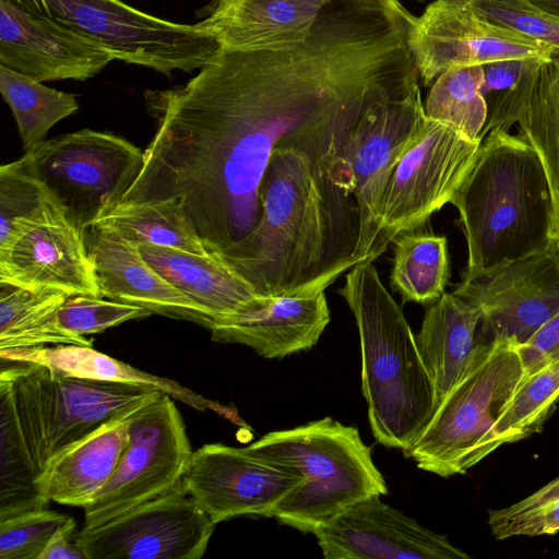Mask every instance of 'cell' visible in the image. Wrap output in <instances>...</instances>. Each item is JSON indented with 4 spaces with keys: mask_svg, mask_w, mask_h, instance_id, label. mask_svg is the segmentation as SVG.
Masks as SVG:
<instances>
[{
    "mask_svg": "<svg viewBox=\"0 0 559 559\" xmlns=\"http://www.w3.org/2000/svg\"><path fill=\"white\" fill-rule=\"evenodd\" d=\"M261 217L226 261L262 297L325 289L355 260L359 210L305 153L277 147L260 185Z\"/></svg>",
    "mask_w": 559,
    "mask_h": 559,
    "instance_id": "1",
    "label": "cell"
},
{
    "mask_svg": "<svg viewBox=\"0 0 559 559\" xmlns=\"http://www.w3.org/2000/svg\"><path fill=\"white\" fill-rule=\"evenodd\" d=\"M451 204L467 243L463 275L554 246L549 183L536 151L520 134L488 132Z\"/></svg>",
    "mask_w": 559,
    "mask_h": 559,
    "instance_id": "2",
    "label": "cell"
},
{
    "mask_svg": "<svg viewBox=\"0 0 559 559\" xmlns=\"http://www.w3.org/2000/svg\"><path fill=\"white\" fill-rule=\"evenodd\" d=\"M337 293L358 328L361 390L373 437L407 456L438 406L416 336L372 262L350 269Z\"/></svg>",
    "mask_w": 559,
    "mask_h": 559,
    "instance_id": "3",
    "label": "cell"
},
{
    "mask_svg": "<svg viewBox=\"0 0 559 559\" xmlns=\"http://www.w3.org/2000/svg\"><path fill=\"white\" fill-rule=\"evenodd\" d=\"M262 456L296 467L301 483L270 518L302 533H314L343 510L373 495L388 493L371 448L354 426L331 417L272 431L248 445Z\"/></svg>",
    "mask_w": 559,
    "mask_h": 559,
    "instance_id": "4",
    "label": "cell"
},
{
    "mask_svg": "<svg viewBox=\"0 0 559 559\" xmlns=\"http://www.w3.org/2000/svg\"><path fill=\"white\" fill-rule=\"evenodd\" d=\"M7 362L0 372V399L12 411L35 480L67 447L162 393L150 386L70 377L36 362Z\"/></svg>",
    "mask_w": 559,
    "mask_h": 559,
    "instance_id": "5",
    "label": "cell"
},
{
    "mask_svg": "<svg viewBox=\"0 0 559 559\" xmlns=\"http://www.w3.org/2000/svg\"><path fill=\"white\" fill-rule=\"evenodd\" d=\"M523 378L519 344L493 341L439 403L406 457L441 477L465 474L488 456V436Z\"/></svg>",
    "mask_w": 559,
    "mask_h": 559,
    "instance_id": "6",
    "label": "cell"
},
{
    "mask_svg": "<svg viewBox=\"0 0 559 559\" xmlns=\"http://www.w3.org/2000/svg\"><path fill=\"white\" fill-rule=\"evenodd\" d=\"M24 11L59 22L108 48L117 60L170 75L210 63L222 50L197 24H180L121 0H9Z\"/></svg>",
    "mask_w": 559,
    "mask_h": 559,
    "instance_id": "7",
    "label": "cell"
},
{
    "mask_svg": "<svg viewBox=\"0 0 559 559\" xmlns=\"http://www.w3.org/2000/svg\"><path fill=\"white\" fill-rule=\"evenodd\" d=\"M23 157L68 219L85 231L134 182L144 151L110 132L82 129L44 141Z\"/></svg>",
    "mask_w": 559,
    "mask_h": 559,
    "instance_id": "8",
    "label": "cell"
},
{
    "mask_svg": "<svg viewBox=\"0 0 559 559\" xmlns=\"http://www.w3.org/2000/svg\"><path fill=\"white\" fill-rule=\"evenodd\" d=\"M192 454L183 419L173 397L162 392L133 415L116 471L84 508V526L103 524L173 490Z\"/></svg>",
    "mask_w": 559,
    "mask_h": 559,
    "instance_id": "9",
    "label": "cell"
},
{
    "mask_svg": "<svg viewBox=\"0 0 559 559\" xmlns=\"http://www.w3.org/2000/svg\"><path fill=\"white\" fill-rule=\"evenodd\" d=\"M483 140L427 117L419 140L403 155L386 189L377 258L401 233L421 229L451 203L475 163Z\"/></svg>",
    "mask_w": 559,
    "mask_h": 559,
    "instance_id": "10",
    "label": "cell"
},
{
    "mask_svg": "<svg viewBox=\"0 0 559 559\" xmlns=\"http://www.w3.org/2000/svg\"><path fill=\"white\" fill-rule=\"evenodd\" d=\"M215 525L179 484L103 524L83 526L74 543L86 559H200Z\"/></svg>",
    "mask_w": 559,
    "mask_h": 559,
    "instance_id": "11",
    "label": "cell"
},
{
    "mask_svg": "<svg viewBox=\"0 0 559 559\" xmlns=\"http://www.w3.org/2000/svg\"><path fill=\"white\" fill-rule=\"evenodd\" d=\"M407 45L425 86L454 66L485 64L504 59L547 60L557 51L489 21L471 2L456 0H437L420 16H415Z\"/></svg>",
    "mask_w": 559,
    "mask_h": 559,
    "instance_id": "12",
    "label": "cell"
},
{
    "mask_svg": "<svg viewBox=\"0 0 559 559\" xmlns=\"http://www.w3.org/2000/svg\"><path fill=\"white\" fill-rule=\"evenodd\" d=\"M481 316L489 342L526 343L559 311V250L551 246L469 275L452 292Z\"/></svg>",
    "mask_w": 559,
    "mask_h": 559,
    "instance_id": "13",
    "label": "cell"
},
{
    "mask_svg": "<svg viewBox=\"0 0 559 559\" xmlns=\"http://www.w3.org/2000/svg\"><path fill=\"white\" fill-rule=\"evenodd\" d=\"M427 116L419 85L369 109L352 139L354 195L360 234L355 260L377 259L383 199L403 155L419 140Z\"/></svg>",
    "mask_w": 559,
    "mask_h": 559,
    "instance_id": "14",
    "label": "cell"
},
{
    "mask_svg": "<svg viewBox=\"0 0 559 559\" xmlns=\"http://www.w3.org/2000/svg\"><path fill=\"white\" fill-rule=\"evenodd\" d=\"M301 480L296 467L271 461L248 445L210 443L193 451L180 487L218 524L238 516L270 518Z\"/></svg>",
    "mask_w": 559,
    "mask_h": 559,
    "instance_id": "15",
    "label": "cell"
},
{
    "mask_svg": "<svg viewBox=\"0 0 559 559\" xmlns=\"http://www.w3.org/2000/svg\"><path fill=\"white\" fill-rule=\"evenodd\" d=\"M349 506L313 535L326 559H468L449 538L380 500Z\"/></svg>",
    "mask_w": 559,
    "mask_h": 559,
    "instance_id": "16",
    "label": "cell"
},
{
    "mask_svg": "<svg viewBox=\"0 0 559 559\" xmlns=\"http://www.w3.org/2000/svg\"><path fill=\"white\" fill-rule=\"evenodd\" d=\"M115 59L95 39L0 0V64L38 82L86 81Z\"/></svg>",
    "mask_w": 559,
    "mask_h": 559,
    "instance_id": "17",
    "label": "cell"
},
{
    "mask_svg": "<svg viewBox=\"0 0 559 559\" xmlns=\"http://www.w3.org/2000/svg\"><path fill=\"white\" fill-rule=\"evenodd\" d=\"M0 281L68 296L103 297L84 231L56 210L0 252Z\"/></svg>",
    "mask_w": 559,
    "mask_h": 559,
    "instance_id": "18",
    "label": "cell"
},
{
    "mask_svg": "<svg viewBox=\"0 0 559 559\" xmlns=\"http://www.w3.org/2000/svg\"><path fill=\"white\" fill-rule=\"evenodd\" d=\"M324 289L261 297L210 326L214 342L241 344L265 358L313 347L330 323Z\"/></svg>",
    "mask_w": 559,
    "mask_h": 559,
    "instance_id": "19",
    "label": "cell"
},
{
    "mask_svg": "<svg viewBox=\"0 0 559 559\" xmlns=\"http://www.w3.org/2000/svg\"><path fill=\"white\" fill-rule=\"evenodd\" d=\"M481 139L495 129L519 124L520 135L536 151L554 203L552 242L559 250V51L542 60L512 90L488 104Z\"/></svg>",
    "mask_w": 559,
    "mask_h": 559,
    "instance_id": "20",
    "label": "cell"
},
{
    "mask_svg": "<svg viewBox=\"0 0 559 559\" xmlns=\"http://www.w3.org/2000/svg\"><path fill=\"white\" fill-rule=\"evenodd\" d=\"M332 0H211L198 24L222 49L277 51L304 43Z\"/></svg>",
    "mask_w": 559,
    "mask_h": 559,
    "instance_id": "21",
    "label": "cell"
},
{
    "mask_svg": "<svg viewBox=\"0 0 559 559\" xmlns=\"http://www.w3.org/2000/svg\"><path fill=\"white\" fill-rule=\"evenodd\" d=\"M84 237L104 298L207 329L215 322L202 307L160 276L142 258L138 245L94 227L85 229Z\"/></svg>",
    "mask_w": 559,
    "mask_h": 559,
    "instance_id": "22",
    "label": "cell"
},
{
    "mask_svg": "<svg viewBox=\"0 0 559 559\" xmlns=\"http://www.w3.org/2000/svg\"><path fill=\"white\" fill-rule=\"evenodd\" d=\"M143 405L110 418L51 457L35 480L44 503L55 501L83 509L91 503L116 471L133 415Z\"/></svg>",
    "mask_w": 559,
    "mask_h": 559,
    "instance_id": "23",
    "label": "cell"
},
{
    "mask_svg": "<svg viewBox=\"0 0 559 559\" xmlns=\"http://www.w3.org/2000/svg\"><path fill=\"white\" fill-rule=\"evenodd\" d=\"M416 343L439 405L492 342L481 330L479 310L444 293L427 307Z\"/></svg>",
    "mask_w": 559,
    "mask_h": 559,
    "instance_id": "24",
    "label": "cell"
},
{
    "mask_svg": "<svg viewBox=\"0 0 559 559\" xmlns=\"http://www.w3.org/2000/svg\"><path fill=\"white\" fill-rule=\"evenodd\" d=\"M138 248L142 258L160 276L202 307L215 322L262 297L246 278L215 254L151 243H140Z\"/></svg>",
    "mask_w": 559,
    "mask_h": 559,
    "instance_id": "25",
    "label": "cell"
},
{
    "mask_svg": "<svg viewBox=\"0 0 559 559\" xmlns=\"http://www.w3.org/2000/svg\"><path fill=\"white\" fill-rule=\"evenodd\" d=\"M2 361H27L44 365L59 373L105 382L142 385L157 389L173 399L205 412L227 413V408L180 385L179 383L144 372L92 346L58 344L25 348L0 349Z\"/></svg>",
    "mask_w": 559,
    "mask_h": 559,
    "instance_id": "26",
    "label": "cell"
},
{
    "mask_svg": "<svg viewBox=\"0 0 559 559\" xmlns=\"http://www.w3.org/2000/svg\"><path fill=\"white\" fill-rule=\"evenodd\" d=\"M69 296L52 289H28L0 281V349L43 345L92 346L86 336L63 331L58 311Z\"/></svg>",
    "mask_w": 559,
    "mask_h": 559,
    "instance_id": "27",
    "label": "cell"
},
{
    "mask_svg": "<svg viewBox=\"0 0 559 559\" xmlns=\"http://www.w3.org/2000/svg\"><path fill=\"white\" fill-rule=\"evenodd\" d=\"M90 227L134 245L151 243L212 254L174 200L118 204L102 212Z\"/></svg>",
    "mask_w": 559,
    "mask_h": 559,
    "instance_id": "28",
    "label": "cell"
},
{
    "mask_svg": "<svg viewBox=\"0 0 559 559\" xmlns=\"http://www.w3.org/2000/svg\"><path fill=\"white\" fill-rule=\"evenodd\" d=\"M391 287L403 301L429 305L445 292L450 260L445 236L413 229L393 239Z\"/></svg>",
    "mask_w": 559,
    "mask_h": 559,
    "instance_id": "29",
    "label": "cell"
},
{
    "mask_svg": "<svg viewBox=\"0 0 559 559\" xmlns=\"http://www.w3.org/2000/svg\"><path fill=\"white\" fill-rule=\"evenodd\" d=\"M0 93L12 110L25 153L43 143L51 127L80 107L75 95L48 87L3 64Z\"/></svg>",
    "mask_w": 559,
    "mask_h": 559,
    "instance_id": "30",
    "label": "cell"
},
{
    "mask_svg": "<svg viewBox=\"0 0 559 559\" xmlns=\"http://www.w3.org/2000/svg\"><path fill=\"white\" fill-rule=\"evenodd\" d=\"M559 402V358L524 377L487 439L488 455L539 432Z\"/></svg>",
    "mask_w": 559,
    "mask_h": 559,
    "instance_id": "31",
    "label": "cell"
},
{
    "mask_svg": "<svg viewBox=\"0 0 559 559\" xmlns=\"http://www.w3.org/2000/svg\"><path fill=\"white\" fill-rule=\"evenodd\" d=\"M483 81L481 64L449 68L428 92L426 116L454 127L471 140H483L480 134L488 116Z\"/></svg>",
    "mask_w": 559,
    "mask_h": 559,
    "instance_id": "32",
    "label": "cell"
},
{
    "mask_svg": "<svg viewBox=\"0 0 559 559\" xmlns=\"http://www.w3.org/2000/svg\"><path fill=\"white\" fill-rule=\"evenodd\" d=\"M56 210H63L25 158L0 167V252Z\"/></svg>",
    "mask_w": 559,
    "mask_h": 559,
    "instance_id": "33",
    "label": "cell"
},
{
    "mask_svg": "<svg viewBox=\"0 0 559 559\" xmlns=\"http://www.w3.org/2000/svg\"><path fill=\"white\" fill-rule=\"evenodd\" d=\"M488 525L497 539L554 535L559 532V477L531 496L488 512Z\"/></svg>",
    "mask_w": 559,
    "mask_h": 559,
    "instance_id": "34",
    "label": "cell"
},
{
    "mask_svg": "<svg viewBox=\"0 0 559 559\" xmlns=\"http://www.w3.org/2000/svg\"><path fill=\"white\" fill-rule=\"evenodd\" d=\"M67 526H75L73 518L45 508L1 519L0 559H39L55 533Z\"/></svg>",
    "mask_w": 559,
    "mask_h": 559,
    "instance_id": "35",
    "label": "cell"
},
{
    "mask_svg": "<svg viewBox=\"0 0 559 559\" xmlns=\"http://www.w3.org/2000/svg\"><path fill=\"white\" fill-rule=\"evenodd\" d=\"M152 313L141 307L86 295L69 296L58 311L60 328L73 335L100 333Z\"/></svg>",
    "mask_w": 559,
    "mask_h": 559,
    "instance_id": "36",
    "label": "cell"
},
{
    "mask_svg": "<svg viewBox=\"0 0 559 559\" xmlns=\"http://www.w3.org/2000/svg\"><path fill=\"white\" fill-rule=\"evenodd\" d=\"M471 3L489 21L559 50V15L528 0H474Z\"/></svg>",
    "mask_w": 559,
    "mask_h": 559,
    "instance_id": "37",
    "label": "cell"
},
{
    "mask_svg": "<svg viewBox=\"0 0 559 559\" xmlns=\"http://www.w3.org/2000/svg\"><path fill=\"white\" fill-rule=\"evenodd\" d=\"M524 377L559 358V311L524 344L519 345Z\"/></svg>",
    "mask_w": 559,
    "mask_h": 559,
    "instance_id": "38",
    "label": "cell"
},
{
    "mask_svg": "<svg viewBox=\"0 0 559 559\" xmlns=\"http://www.w3.org/2000/svg\"><path fill=\"white\" fill-rule=\"evenodd\" d=\"M542 59H504L481 64L484 81L481 93L486 98L496 93L486 103L488 104L496 96L512 90L521 79L532 71Z\"/></svg>",
    "mask_w": 559,
    "mask_h": 559,
    "instance_id": "39",
    "label": "cell"
},
{
    "mask_svg": "<svg viewBox=\"0 0 559 559\" xmlns=\"http://www.w3.org/2000/svg\"><path fill=\"white\" fill-rule=\"evenodd\" d=\"M74 527L67 526L58 530L40 554L39 559H86L76 544L70 542Z\"/></svg>",
    "mask_w": 559,
    "mask_h": 559,
    "instance_id": "40",
    "label": "cell"
},
{
    "mask_svg": "<svg viewBox=\"0 0 559 559\" xmlns=\"http://www.w3.org/2000/svg\"><path fill=\"white\" fill-rule=\"evenodd\" d=\"M534 5L550 12L552 14L559 15V0H528Z\"/></svg>",
    "mask_w": 559,
    "mask_h": 559,
    "instance_id": "41",
    "label": "cell"
},
{
    "mask_svg": "<svg viewBox=\"0 0 559 559\" xmlns=\"http://www.w3.org/2000/svg\"><path fill=\"white\" fill-rule=\"evenodd\" d=\"M456 1L472 2V1H474V0H456Z\"/></svg>",
    "mask_w": 559,
    "mask_h": 559,
    "instance_id": "42",
    "label": "cell"
},
{
    "mask_svg": "<svg viewBox=\"0 0 559 559\" xmlns=\"http://www.w3.org/2000/svg\"><path fill=\"white\" fill-rule=\"evenodd\" d=\"M418 1H424V0H418Z\"/></svg>",
    "mask_w": 559,
    "mask_h": 559,
    "instance_id": "43",
    "label": "cell"
}]
</instances>
